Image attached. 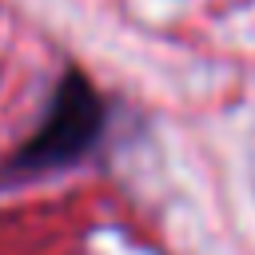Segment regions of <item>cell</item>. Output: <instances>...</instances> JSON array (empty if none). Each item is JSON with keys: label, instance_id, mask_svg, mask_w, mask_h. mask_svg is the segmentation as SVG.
<instances>
[{"label": "cell", "instance_id": "6da1fadb", "mask_svg": "<svg viewBox=\"0 0 255 255\" xmlns=\"http://www.w3.org/2000/svg\"><path fill=\"white\" fill-rule=\"evenodd\" d=\"M100 131V104L96 96L84 88L80 76H68L56 92V108L44 120V131L24 147V163H56L76 155L80 147H88V139Z\"/></svg>", "mask_w": 255, "mask_h": 255}]
</instances>
